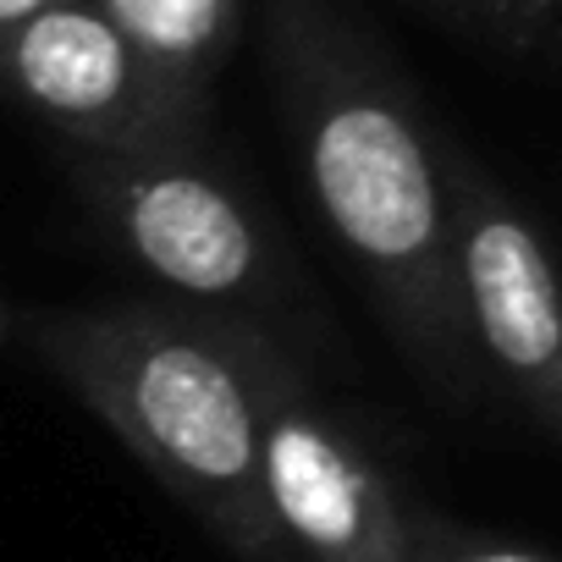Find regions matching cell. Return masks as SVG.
<instances>
[{
    "label": "cell",
    "instance_id": "8",
    "mask_svg": "<svg viewBox=\"0 0 562 562\" xmlns=\"http://www.w3.org/2000/svg\"><path fill=\"white\" fill-rule=\"evenodd\" d=\"M408 7L518 67H562V0H408Z\"/></svg>",
    "mask_w": 562,
    "mask_h": 562
},
{
    "label": "cell",
    "instance_id": "6",
    "mask_svg": "<svg viewBox=\"0 0 562 562\" xmlns=\"http://www.w3.org/2000/svg\"><path fill=\"white\" fill-rule=\"evenodd\" d=\"M458 288L485 386L562 447V265L540 226L452 149Z\"/></svg>",
    "mask_w": 562,
    "mask_h": 562
},
{
    "label": "cell",
    "instance_id": "4",
    "mask_svg": "<svg viewBox=\"0 0 562 562\" xmlns=\"http://www.w3.org/2000/svg\"><path fill=\"white\" fill-rule=\"evenodd\" d=\"M248 348L265 397V502L293 562H414L430 502L321 397L288 331L254 321Z\"/></svg>",
    "mask_w": 562,
    "mask_h": 562
},
{
    "label": "cell",
    "instance_id": "5",
    "mask_svg": "<svg viewBox=\"0 0 562 562\" xmlns=\"http://www.w3.org/2000/svg\"><path fill=\"white\" fill-rule=\"evenodd\" d=\"M0 72L12 100L72 144V155L204 144L215 89L160 67L100 0H61L18 29H0Z\"/></svg>",
    "mask_w": 562,
    "mask_h": 562
},
{
    "label": "cell",
    "instance_id": "2",
    "mask_svg": "<svg viewBox=\"0 0 562 562\" xmlns=\"http://www.w3.org/2000/svg\"><path fill=\"white\" fill-rule=\"evenodd\" d=\"M7 337L45 364L237 562H293L265 502V397L254 321L182 299L7 310Z\"/></svg>",
    "mask_w": 562,
    "mask_h": 562
},
{
    "label": "cell",
    "instance_id": "1",
    "mask_svg": "<svg viewBox=\"0 0 562 562\" xmlns=\"http://www.w3.org/2000/svg\"><path fill=\"white\" fill-rule=\"evenodd\" d=\"M265 67L321 226L430 397L485 392L458 288L452 144L342 0H265Z\"/></svg>",
    "mask_w": 562,
    "mask_h": 562
},
{
    "label": "cell",
    "instance_id": "10",
    "mask_svg": "<svg viewBox=\"0 0 562 562\" xmlns=\"http://www.w3.org/2000/svg\"><path fill=\"white\" fill-rule=\"evenodd\" d=\"M50 7H61V0H0V29H18V23L50 12Z\"/></svg>",
    "mask_w": 562,
    "mask_h": 562
},
{
    "label": "cell",
    "instance_id": "9",
    "mask_svg": "<svg viewBox=\"0 0 562 562\" xmlns=\"http://www.w3.org/2000/svg\"><path fill=\"white\" fill-rule=\"evenodd\" d=\"M414 562H557V557L540 551V546H524V540H507V535H491V529H474V524H458V518L425 507Z\"/></svg>",
    "mask_w": 562,
    "mask_h": 562
},
{
    "label": "cell",
    "instance_id": "3",
    "mask_svg": "<svg viewBox=\"0 0 562 562\" xmlns=\"http://www.w3.org/2000/svg\"><path fill=\"white\" fill-rule=\"evenodd\" d=\"M72 193L89 226L166 299L288 326L299 270L248 188L204 160V144L144 155H72Z\"/></svg>",
    "mask_w": 562,
    "mask_h": 562
},
{
    "label": "cell",
    "instance_id": "7",
    "mask_svg": "<svg viewBox=\"0 0 562 562\" xmlns=\"http://www.w3.org/2000/svg\"><path fill=\"white\" fill-rule=\"evenodd\" d=\"M100 7L171 72L215 89L243 40V0H100Z\"/></svg>",
    "mask_w": 562,
    "mask_h": 562
}]
</instances>
